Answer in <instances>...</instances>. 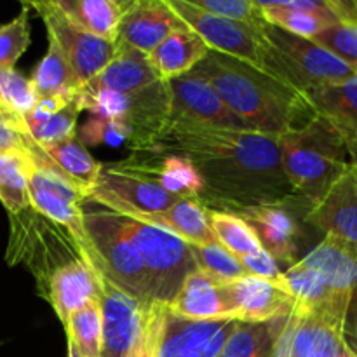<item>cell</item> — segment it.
<instances>
[{
  "label": "cell",
  "mask_w": 357,
  "mask_h": 357,
  "mask_svg": "<svg viewBox=\"0 0 357 357\" xmlns=\"http://www.w3.org/2000/svg\"><path fill=\"white\" fill-rule=\"evenodd\" d=\"M77 91H61V93L51 94V96L38 98L30 114H26L23 117L24 124H38V122L49 121L51 117H54L58 112H61L63 108H66L72 103Z\"/></svg>",
  "instance_id": "cell-44"
},
{
  "label": "cell",
  "mask_w": 357,
  "mask_h": 357,
  "mask_svg": "<svg viewBox=\"0 0 357 357\" xmlns=\"http://www.w3.org/2000/svg\"><path fill=\"white\" fill-rule=\"evenodd\" d=\"M167 310L174 316L192 321H236L232 286L201 268H195L181 282L176 295L167 303Z\"/></svg>",
  "instance_id": "cell-15"
},
{
  "label": "cell",
  "mask_w": 357,
  "mask_h": 357,
  "mask_svg": "<svg viewBox=\"0 0 357 357\" xmlns=\"http://www.w3.org/2000/svg\"><path fill=\"white\" fill-rule=\"evenodd\" d=\"M129 237L135 244L149 282L150 302L166 305L173 300L181 282L192 271L195 261L190 253V244L174 234L122 215Z\"/></svg>",
  "instance_id": "cell-9"
},
{
  "label": "cell",
  "mask_w": 357,
  "mask_h": 357,
  "mask_svg": "<svg viewBox=\"0 0 357 357\" xmlns=\"http://www.w3.org/2000/svg\"><path fill=\"white\" fill-rule=\"evenodd\" d=\"M75 26L108 42H117L119 24L131 2L121 0H56Z\"/></svg>",
  "instance_id": "cell-28"
},
{
  "label": "cell",
  "mask_w": 357,
  "mask_h": 357,
  "mask_svg": "<svg viewBox=\"0 0 357 357\" xmlns=\"http://www.w3.org/2000/svg\"><path fill=\"white\" fill-rule=\"evenodd\" d=\"M0 110H2V108H0Z\"/></svg>",
  "instance_id": "cell-50"
},
{
  "label": "cell",
  "mask_w": 357,
  "mask_h": 357,
  "mask_svg": "<svg viewBox=\"0 0 357 357\" xmlns=\"http://www.w3.org/2000/svg\"><path fill=\"white\" fill-rule=\"evenodd\" d=\"M357 75V20H338L312 38Z\"/></svg>",
  "instance_id": "cell-36"
},
{
  "label": "cell",
  "mask_w": 357,
  "mask_h": 357,
  "mask_svg": "<svg viewBox=\"0 0 357 357\" xmlns=\"http://www.w3.org/2000/svg\"><path fill=\"white\" fill-rule=\"evenodd\" d=\"M208 52L209 47L206 42L187 26L171 33L146 58L159 79L169 82L176 77L187 75L208 56Z\"/></svg>",
  "instance_id": "cell-26"
},
{
  "label": "cell",
  "mask_w": 357,
  "mask_h": 357,
  "mask_svg": "<svg viewBox=\"0 0 357 357\" xmlns=\"http://www.w3.org/2000/svg\"><path fill=\"white\" fill-rule=\"evenodd\" d=\"M84 225L96 251L101 274L143 309H149L152 305L149 282L122 215L105 208L84 211Z\"/></svg>",
  "instance_id": "cell-8"
},
{
  "label": "cell",
  "mask_w": 357,
  "mask_h": 357,
  "mask_svg": "<svg viewBox=\"0 0 357 357\" xmlns=\"http://www.w3.org/2000/svg\"><path fill=\"white\" fill-rule=\"evenodd\" d=\"M237 216H241L246 222L265 223V225L272 227V229L279 230V232L286 234V236L293 237V239H296L300 232L298 223L293 218L291 213L286 209V206H260V208H253L239 213Z\"/></svg>",
  "instance_id": "cell-43"
},
{
  "label": "cell",
  "mask_w": 357,
  "mask_h": 357,
  "mask_svg": "<svg viewBox=\"0 0 357 357\" xmlns=\"http://www.w3.org/2000/svg\"><path fill=\"white\" fill-rule=\"evenodd\" d=\"M9 223L6 261L10 267L23 264L33 274L38 295L44 298L47 295L49 279L56 271L73 261H87L70 230L40 215L31 206L16 215H9Z\"/></svg>",
  "instance_id": "cell-4"
},
{
  "label": "cell",
  "mask_w": 357,
  "mask_h": 357,
  "mask_svg": "<svg viewBox=\"0 0 357 357\" xmlns=\"http://www.w3.org/2000/svg\"><path fill=\"white\" fill-rule=\"evenodd\" d=\"M45 155L52 160L59 173L73 185L84 192V195L89 194L94 188L100 174L101 162H98L86 146L80 143L79 136L73 135L63 142L54 143V145L40 146Z\"/></svg>",
  "instance_id": "cell-29"
},
{
  "label": "cell",
  "mask_w": 357,
  "mask_h": 357,
  "mask_svg": "<svg viewBox=\"0 0 357 357\" xmlns=\"http://www.w3.org/2000/svg\"><path fill=\"white\" fill-rule=\"evenodd\" d=\"M271 26L303 38H314L338 21L328 0H257Z\"/></svg>",
  "instance_id": "cell-23"
},
{
  "label": "cell",
  "mask_w": 357,
  "mask_h": 357,
  "mask_svg": "<svg viewBox=\"0 0 357 357\" xmlns=\"http://www.w3.org/2000/svg\"><path fill=\"white\" fill-rule=\"evenodd\" d=\"M275 282L295 300L298 309L347 326V314L352 298L335 293L321 281L319 275L300 265L298 261L282 271L281 278Z\"/></svg>",
  "instance_id": "cell-18"
},
{
  "label": "cell",
  "mask_w": 357,
  "mask_h": 357,
  "mask_svg": "<svg viewBox=\"0 0 357 357\" xmlns=\"http://www.w3.org/2000/svg\"><path fill=\"white\" fill-rule=\"evenodd\" d=\"M101 278L105 275L84 260L73 261L52 274L49 279L45 300H49L63 326H66L72 314L93 300L100 298Z\"/></svg>",
  "instance_id": "cell-19"
},
{
  "label": "cell",
  "mask_w": 357,
  "mask_h": 357,
  "mask_svg": "<svg viewBox=\"0 0 357 357\" xmlns=\"http://www.w3.org/2000/svg\"><path fill=\"white\" fill-rule=\"evenodd\" d=\"M237 260L241 261V265L248 272V275L267 279V281H278L282 274L278 261L265 250H260L251 255H244V257H239Z\"/></svg>",
  "instance_id": "cell-45"
},
{
  "label": "cell",
  "mask_w": 357,
  "mask_h": 357,
  "mask_svg": "<svg viewBox=\"0 0 357 357\" xmlns=\"http://www.w3.org/2000/svg\"><path fill=\"white\" fill-rule=\"evenodd\" d=\"M295 310L293 357H354L345 344L344 324L305 312L296 305Z\"/></svg>",
  "instance_id": "cell-25"
},
{
  "label": "cell",
  "mask_w": 357,
  "mask_h": 357,
  "mask_svg": "<svg viewBox=\"0 0 357 357\" xmlns=\"http://www.w3.org/2000/svg\"><path fill=\"white\" fill-rule=\"evenodd\" d=\"M160 82L149 58L129 45L115 42V54L107 66L86 86L129 94Z\"/></svg>",
  "instance_id": "cell-24"
},
{
  "label": "cell",
  "mask_w": 357,
  "mask_h": 357,
  "mask_svg": "<svg viewBox=\"0 0 357 357\" xmlns=\"http://www.w3.org/2000/svg\"><path fill=\"white\" fill-rule=\"evenodd\" d=\"M173 13L199 35L209 51L227 54L267 72L268 45L264 31L197 9L187 0H167Z\"/></svg>",
  "instance_id": "cell-11"
},
{
  "label": "cell",
  "mask_w": 357,
  "mask_h": 357,
  "mask_svg": "<svg viewBox=\"0 0 357 357\" xmlns=\"http://www.w3.org/2000/svg\"><path fill=\"white\" fill-rule=\"evenodd\" d=\"M149 159L164 190L180 199H195L202 188V181L187 159L173 153L138 152Z\"/></svg>",
  "instance_id": "cell-31"
},
{
  "label": "cell",
  "mask_w": 357,
  "mask_h": 357,
  "mask_svg": "<svg viewBox=\"0 0 357 357\" xmlns=\"http://www.w3.org/2000/svg\"><path fill=\"white\" fill-rule=\"evenodd\" d=\"M314 114L323 117L340 135L357 164V75L345 82L305 93Z\"/></svg>",
  "instance_id": "cell-20"
},
{
  "label": "cell",
  "mask_w": 357,
  "mask_h": 357,
  "mask_svg": "<svg viewBox=\"0 0 357 357\" xmlns=\"http://www.w3.org/2000/svg\"><path fill=\"white\" fill-rule=\"evenodd\" d=\"M321 281L342 296L352 298L357 288V250L335 237H324L316 248L298 260Z\"/></svg>",
  "instance_id": "cell-22"
},
{
  "label": "cell",
  "mask_w": 357,
  "mask_h": 357,
  "mask_svg": "<svg viewBox=\"0 0 357 357\" xmlns=\"http://www.w3.org/2000/svg\"><path fill=\"white\" fill-rule=\"evenodd\" d=\"M131 218L160 227L183 239L190 246H208L216 243L209 225V209L195 199H180L166 211L131 216Z\"/></svg>",
  "instance_id": "cell-27"
},
{
  "label": "cell",
  "mask_w": 357,
  "mask_h": 357,
  "mask_svg": "<svg viewBox=\"0 0 357 357\" xmlns=\"http://www.w3.org/2000/svg\"><path fill=\"white\" fill-rule=\"evenodd\" d=\"M66 344H68V357H84L79 351H77V347L72 342H66Z\"/></svg>",
  "instance_id": "cell-47"
},
{
  "label": "cell",
  "mask_w": 357,
  "mask_h": 357,
  "mask_svg": "<svg viewBox=\"0 0 357 357\" xmlns=\"http://www.w3.org/2000/svg\"><path fill=\"white\" fill-rule=\"evenodd\" d=\"M187 28L173 13L167 0H136L119 24L117 42L149 56L171 33Z\"/></svg>",
  "instance_id": "cell-17"
},
{
  "label": "cell",
  "mask_w": 357,
  "mask_h": 357,
  "mask_svg": "<svg viewBox=\"0 0 357 357\" xmlns=\"http://www.w3.org/2000/svg\"><path fill=\"white\" fill-rule=\"evenodd\" d=\"M149 152L187 159L202 181L197 202L211 211L239 215L298 199L282 171L275 136L169 122Z\"/></svg>",
  "instance_id": "cell-1"
},
{
  "label": "cell",
  "mask_w": 357,
  "mask_h": 357,
  "mask_svg": "<svg viewBox=\"0 0 357 357\" xmlns=\"http://www.w3.org/2000/svg\"><path fill=\"white\" fill-rule=\"evenodd\" d=\"M187 2L213 16L250 24L260 31L268 26L264 17V10L260 9L257 0H187Z\"/></svg>",
  "instance_id": "cell-39"
},
{
  "label": "cell",
  "mask_w": 357,
  "mask_h": 357,
  "mask_svg": "<svg viewBox=\"0 0 357 357\" xmlns=\"http://www.w3.org/2000/svg\"><path fill=\"white\" fill-rule=\"evenodd\" d=\"M82 112L79 101H77V94L73 98L72 103L61 112L51 117L49 121L38 122V124H26L28 132H30L31 139L37 143L38 146L54 145V143L63 142V139L70 138V136L77 135V119Z\"/></svg>",
  "instance_id": "cell-40"
},
{
  "label": "cell",
  "mask_w": 357,
  "mask_h": 357,
  "mask_svg": "<svg viewBox=\"0 0 357 357\" xmlns=\"http://www.w3.org/2000/svg\"><path fill=\"white\" fill-rule=\"evenodd\" d=\"M24 157L28 162V194H30L31 208L37 209L40 215L47 216L58 225L68 229L79 246L82 248L87 264L101 274L96 251L91 244L86 225H84L82 202L86 201L84 192L73 187L59 173L58 167L52 164V160L45 155L44 150L33 139H31Z\"/></svg>",
  "instance_id": "cell-7"
},
{
  "label": "cell",
  "mask_w": 357,
  "mask_h": 357,
  "mask_svg": "<svg viewBox=\"0 0 357 357\" xmlns=\"http://www.w3.org/2000/svg\"><path fill=\"white\" fill-rule=\"evenodd\" d=\"M310 225L357 250V167L352 164L305 216Z\"/></svg>",
  "instance_id": "cell-16"
},
{
  "label": "cell",
  "mask_w": 357,
  "mask_h": 357,
  "mask_svg": "<svg viewBox=\"0 0 357 357\" xmlns=\"http://www.w3.org/2000/svg\"><path fill=\"white\" fill-rule=\"evenodd\" d=\"M188 73L211 84L223 103L250 131L278 138L316 115L305 94L298 89L227 54L209 51Z\"/></svg>",
  "instance_id": "cell-2"
},
{
  "label": "cell",
  "mask_w": 357,
  "mask_h": 357,
  "mask_svg": "<svg viewBox=\"0 0 357 357\" xmlns=\"http://www.w3.org/2000/svg\"><path fill=\"white\" fill-rule=\"evenodd\" d=\"M288 316L267 323H239L218 357H271L275 338Z\"/></svg>",
  "instance_id": "cell-30"
},
{
  "label": "cell",
  "mask_w": 357,
  "mask_h": 357,
  "mask_svg": "<svg viewBox=\"0 0 357 357\" xmlns=\"http://www.w3.org/2000/svg\"><path fill=\"white\" fill-rule=\"evenodd\" d=\"M28 7H33L38 16L44 20L47 26V35L56 40L66 61L72 66L80 87L94 79L105 66L110 63L115 54L114 42L84 31L75 26L58 7L56 0L51 2H31Z\"/></svg>",
  "instance_id": "cell-12"
},
{
  "label": "cell",
  "mask_w": 357,
  "mask_h": 357,
  "mask_svg": "<svg viewBox=\"0 0 357 357\" xmlns=\"http://www.w3.org/2000/svg\"><path fill=\"white\" fill-rule=\"evenodd\" d=\"M209 225L216 243L222 244L234 257L239 258L264 250L255 230L241 216L209 209Z\"/></svg>",
  "instance_id": "cell-33"
},
{
  "label": "cell",
  "mask_w": 357,
  "mask_h": 357,
  "mask_svg": "<svg viewBox=\"0 0 357 357\" xmlns=\"http://www.w3.org/2000/svg\"><path fill=\"white\" fill-rule=\"evenodd\" d=\"M31 86L38 98L51 96L61 91H77L80 84L73 73L72 66L66 61L65 54L52 37H49V49L31 75Z\"/></svg>",
  "instance_id": "cell-32"
},
{
  "label": "cell",
  "mask_w": 357,
  "mask_h": 357,
  "mask_svg": "<svg viewBox=\"0 0 357 357\" xmlns=\"http://www.w3.org/2000/svg\"><path fill=\"white\" fill-rule=\"evenodd\" d=\"M80 143H89V145H100V143H107V145L117 146L126 143L129 145V132L128 129L117 122L107 121L94 115V119H89L86 126H82L80 132H77Z\"/></svg>",
  "instance_id": "cell-42"
},
{
  "label": "cell",
  "mask_w": 357,
  "mask_h": 357,
  "mask_svg": "<svg viewBox=\"0 0 357 357\" xmlns=\"http://www.w3.org/2000/svg\"><path fill=\"white\" fill-rule=\"evenodd\" d=\"M86 201L119 215L139 216L166 211L180 197L164 190L149 159L143 153H135L126 160L101 164L96 185Z\"/></svg>",
  "instance_id": "cell-5"
},
{
  "label": "cell",
  "mask_w": 357,
  "mask_h": 357,
  "mask_svg": "<svg viewBox=\"0 0 357 357\" xmlns=\"http://www.w3.org/2000/svg\"><path fill=\"white\" fill-rule=\"evenodd\" d=\"M278 146L284 176L309 208L354 164L344 139L319 115L279 135Z\"/></svg>",
  "instance_id": "cell-3"
},
{
  "label": "cell",
  "mask_w": 357,
  "mask_h": 357,
  "mask_svg": "<svg viewBox=\"0 0 357 357\" xmlns=\"http://www.w3.org/2000/svg\"><path fill=\"white\" fill-rule=\"evenodd\" d=\"M354 3H356V7H357V0H356V2H354Z\"/></svg>",
  "instance_id": "cell-48"
},
{
  "label": "cell",
  "mask_w": 357,
  "mask_h": 357,
  "mask_svg": "<svg viewBox=\"0 0 357 357\" xmlns=\"http://www.w3.org/2000/svg\"><path fill=\"white\" fill-rule=\"evenodd\" d=\"M0 202L7 215H16L31 206L24 155H0Z\"/></svg>",
  "instance_id": "cell-34"
},
{
  "label": "cell",
  "mask_w": 357,
  "mask_h": 357,
  "mask_svg": "<svg viewBox=\"0 0 357 357\" xmlns=\"http://www.w3.org/2000/svg\"><path fill=\"white\" fill-rule=\"evenodd\" d=\"M356 167H357V164H356Z\"/></svg>",
  "instance_id": "cell-49"
},
{
  "label": "cell",
  "mask_w": 357,
  "mask_h": 357,
  "mask_svg": "<svg viewBox=\"0 0 357 357\" xmlns=\"http://www.w3.org/2000/svg\"><path fill=\"white\" fill-rule=\"evenodd\" d=\"M171 96L169 122L208 128L248 129L246 124L223 103L206 80L187 73L167 82Z\"/></svg>",
  "instance_id": "cell-14"
},
{
  "label": "cell",
  "mask_w": 357,
  "mask_h": 357,
  "mask_svg": "<svg viewBox=\"0 0 357 357\" xmlns=\"http://www.w3.org/2000/svg\"><path fill=\"white\" fill-rule=\"evenodd\" d=\"M267 40V72L286 84L309 93L356 77L344 61L321 47L312 38H303L268 24L264 30Z\"/></svg>",
  "instance_id": "cell-6"
},
{
  "label": "cell",
  "mask_w": 357,
  "mask_h": 357,
  "mask_svg": "<svg viewBox=\"0 0 357 357\" xmlns=\"http://www.w3.org/2000/svg\"><path fill=\"white\" fill-rule=\"evenodd\" d=\"M153 357H218L239 321H192L174 316L166 305L146 309Z\"/></svg>",
  "instance_id": "cell-10"
},
{
  "label": "cell",
  "mask_w": 357,
  "mask_h": 357,
  "mask_svg": "<svg viewBox=\"0 0 357 357\" xmlns=\"http://www.w3.org/2000/svg\"><path fill=\"white\" fill-rule=\"evenodd\" d=\"M232 286L236 321L239 323H267L288 316L295 307V300L278 286L275 281L244 275Z\"/></svg>",
  "instance_id": "cell-21"
},
{
  "label": "cell",
  "mask_w": 357,
  "mask_h": 357,
  "mask_svg": "<svg viewBox=\"0 0 357 357\" xmlns=\"http://www.w3.org/2000/svg\"><path fill=\"white\" fill-rule=\"evenodd\" d=\"M30 143L23 117L0 110V155H26Z\"/></svg>",
  "instance_id": "cell-41"
},
{
  "label": "cell",
  "mask_w": 357,
  "mask_h": 357,
  "mask_svg": "<svg viewBox=\"0 0 357 357\" xmlns=\"http://www.w3.org/2000/svg\"><path fill=\"white\" fill-rule=\"evenodd\" d=\"M344 337H345V344H347L349 351L352 352V356L357 357V317L352 321L351 326H345Z\"/></svg>",
  "instance_id": "cell-46"
},
{
  "label": "cell",
  "mask_w": 357,
  "mask_h": 357,
  "mask_svg": "<svg viewBox=\"0 0 357 357\" xmlns=\"http://www.w3.org/2000/svg\"><path fill=\"white\" fill-rule=\"evenodd\" d=\"M100 289L101 357H129L145 333L146 309L107 278H101Z\"/></svg>",
  "instance_id": "cell-13"
},
{
  "label": "cell",
  "mask_w": 357,
  "mask_h": 357,
  "mask_svg": "<svg viewBox=\"0 0 357 357\" xmlns=\"http://www.w3.org/2000/svg\"><path fill=\"white\" fill-rule=\"evenodd\" d=\"M190 253L195 261V267L222 279V281L234 282L248 275L237 257H234L218 243L208 244V246H190Z\"/></svg>",
  "instance_id": "cell-37"
},
{
  "label": "cell",
  "mask_w": 357,
  "mask_h": 357,
  "mask_svg": "<svg viewBox=\"0 0 357 357\" xmlns=\"http://www.w3.org/2000/svg\"><path fill=\"white\" fill-rule=\"evenodd\" d=\"M66 342H72L84 357H101V302L93 300L72 314L65 326Z\"/></svg>",
  "instance_id": "cell-35"
},
{
  "label": "cell",
  "mask_w": 357,
  "mask_h": 357,
  "mask_svg": "<svg viewBox=\"0 0 357 357\" xmlns=\"http://www.w3.org/2000/svg\"><path fill=\"white\" fill-rule=\"evenodd\" d=\"M30 45V13L23 3L21 13L13 21L0 24V70H14L17 59Z\"/></svg>",
  "instance_id": "cell-38"
}]
</instances>
